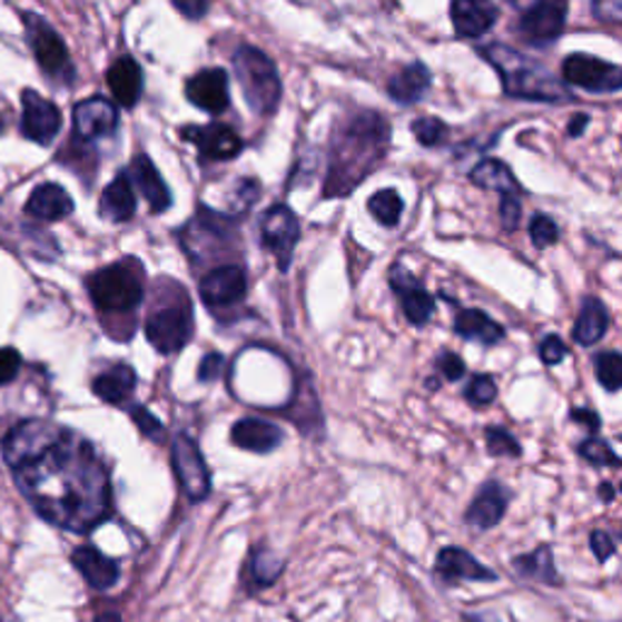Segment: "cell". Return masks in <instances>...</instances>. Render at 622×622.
<instances>
[{
  "label": "cell",
  "instance_id": "cell-1",
  "mask_svg": "<svg viewBox=\"0 0 622 622\" xmlns=\"http://www.w3.org/2000/svg\"><path fill=\"white\" fill-rule=\"evenodd\" d=\"M3 455L47 523L83 535L110 519V474L83 435L49 421H24L6 438Z\"/></svg>",
  "mask_w": 622,
  "mask_h": 622
},
{
  "label": "cell",
  "instance_id": "cell-2",
  "mask_svg": "<svg viewBox=\"0 0 622 622\" xmlns=\"http://www.w3.org/2000/svg\"><path fill=\"white\" fill-rule=\"evenodd\" d=\"M392 144V127L379 112H357L348 117L330 139V161L324 197L353 192L385 161Z\"/></svg>",
  "mask_w": 622,
  "mask_h": 622
},
{
  "label": "cell",
  "instance_id": "cell-3",
  "mask_svg": "<svg viewBox=\"0 0 622 622\" xmlns=\"http://www.w3.org/2000/svg\"><path fill=\"white\" fill-rule=\"evenodd\" d=\"M480 55L494 66L501 76V86L509 98L535 102H569L574 100L572 90L550 73V69L527 59L521 51L506 45H488Z\"/></svg>",
  "mask_w": 622,
  "mask_h": 622
},
{
  "label": "cell",
  "instance_id": "cell-4",
  "mask_svg": "<svg viewBox=\"0 0 622 622\" xmlns=\"http://www.w3.org/2000/svg\"><path fill=\"white\" fill-rule=\"evenodd\" d=\"M234 76L244 90L248 108L260 117H270L280 108L283 83L275 61L260 49L241 45L234 55Z\"/></svg>",
  "mask_w": 622,
  "mask_h": 622
},
{
  "label": "cell",
  "instance_id": "cell-5",
  "mask_svg": "<svg viewBox=\"0 0 622 622\" xmlns=\"http://www.w3.org/2000/svg\"><path fill=\"white\" fill-rule=\"evenodd\" d=\"M88 295L102 314H131L144 299V273L137 258L117 260L108 268L92 273Z\"/></svg>",
  "mask_w": 622,
  "mask_h": 622
},
{
  "label": "cell",
  "instance_id": "cell-6",
  "mask_svg": "<svg viewBox=\"0 0 622 622\" xmlns=\"http://www.w3.org/2000/svg\"><path fill=\"white\" fill-rule=\"evenodd\" d=\"M144 330H147L151 346L161 355H174L188 346L195 334V319L185 289L180 293L178 302H170L161 309H154Z\"/></svg>",
  "mask_w": 622,
  "mask_h": 622
},
{
  "label": "cell",
  "instance_id": "cell-7",
  "mask_svg": "<svg viewBox=\"0 0 622 622\" xmlns=\"http://www.w3.org/2000/svg\"><path fill=\"white\" fill-rule=\"evenodd\" d=\"M24 20V30H28V39L30 47L34 51V59L39 63L47 76L55 78H66L71 81L73 76V66H71V57L69 49H66L63 39L57 34V30L47 24L42 18L34 16V12H22Z\"/></svg>",
  "mask_w": 622,
  "mask_h": 622
},
{
  "label": "cell",
  "instance_id": "cell-8",
  "mask_svg": "<svg viewBox=\"0 0 622 622\" xmlns=\"http://www.w3.org/2000/svg\"><path fill=\"white\" fill-rule=\"evenodd\" d=\"M299 241V219L287 205H273L260 221V244L275 256L283 273L293 263L295 246Z\"/></svg>",
  "mask_w": 622,
  "mask_h": 622
},
{
  "label": "cell",
  "instance_id": "cell-9",
  "mask_svg": "<svg viewBox=\"0 0 622 622\" xmlns=\"http://www.w3.org/2000/svg\"><path fill=\"white\" fill-rule=\"evenodd\" d=\"M170 457H174V472L185 496L190 501H205L211 492V476L200 447H197L190 435H176L174 447H170Z\"/></svg>",
  "mask_w": 622,
  "mask_h": 622
},
{
  "label": "cell",
  "instance_id": "cell-10",
  "mask_svg": "<svg viewBox=\"0 0 622 622\" xmlns=\"http://www.w3.org/2000/svg\"><path fill=\"white\" fill-rule=\"evenodd\" d=\"M566 10L569 8L562 0H540V3L521 12L515 30L533 47L554 45L564 32Z\"/></svg>",
  "mask_w": 622,
  "mask_h": 622
},
{
  "label": "cell",
  "instance_id": "cell-11",
  "mask_svg": "<svg viewBox=\"0 0 622 622\" xmlns=\"http://www.w3.org/2000/svg\"><path fill=\"white\" fill-rule=\"evenodd\" d=\"M562 76L566 83L589 92H618L622 88L620 66L589 55H572L564 59Z\"/></svg>",
  "mask_w": 622,
  "mask_h": 622
},
{
  "label": "cell",
  "instance_id": "cell-12",
  "mask_svg": "<svg viewBox=\"0 0 622 622\" xmlns=\"http://www.w3.org/2000/svg\"><path fill=\"white\" fill-rule=\"evenodd\" d=\"M22 137L49 147L61 129V110L55 102L39 96L34 90L22 92Z\"/></svg>",
  "mask_w": 622,
  "mask_h": 622
},
{
  "label": "cell",
  "instance_id": "cell-13",
  "mask_svg": "<svg viewBox=\"0 0 622 622\" xmlns=\"http://www.w3.org/2000/svg\"><path fill=\"white\" fill-rule=\"evenodd\" d=\"M182 139L200 151L203 161H231L244 151V139L229 125L211 122L205 127H182Z\"/></svg>",
  "mask_w": 622,
  "mask_h": 622
},
{
  "label": "cell",
  "instance_id": "cell-14",
  "mask_svg": "<svg viewBox=\"0 0 622 622\" xmlns=\"http://www.w3.org/2000/svg\"><path fill=\"white\" fill-rule=\"evenodd\" d=\"M246 289L248 280L244 268L221 266L207 273L200 280V299L215 314L217 309H229L236 302H241L246 297Z\"/></svg>",
  "mask_w": 622,
  "mask_h": 622
},
{
  "label": "cell",
  "instance_id": "cell-15",
  "mask_svg": "<svg viewBox=\"0 0 622 622\" xmlns=\"http://www.w3.org/2000/svg\"><path fill=\"white\" fill-rule=\"evenodd\" d=\"M389 285L396 293V297H399V302H402V309L406 314L408 324L426 326L433 319L435 299L426 293V289L421 287L418 277L412 270H406L404 266L396 263V266L389 273Z\"/></svg>",
  "mask_w": 622,
  "mask_h": 622
},
{
  "label": "cell",
  "instance_id": "cell-16",
  "mask_svg": "<svg viewBox=\"0 0 622 622\" xmlns=\"http://www.w3.org/2000/svg\"><path fill=\"white\" fill-rule=\"evenodd\" d=\"M185 96L209 115H221L229 108V73L224 69H203L188 78Z\"/></svg>",
  "mask_w": 622,
  "mask_h": 622
},
{
  "label": "cell",
  "instance_id": "cell-17",
  "mask_svg": "<svg viewBox=\"0 0 622 622\" xmlns=\"http://www.w3.org/2000/svg\"><path fill=\"white\" fill-rule=\"evenodd\" d=\"M119 125L117 108L105 98H88L83 102H78L73 108V129L76 137H81L83 141H96L110 137Z\"/></svg>",
  "mask_w": 622,
  "mask_h": 622
},
{
  "label": "cell",
  "instance_id": "cell-18",
  "mask_svg": "<svg viewBox=\"0 0 622 622\" xmlns=\"http://www.w3.org/2000/svg\"><path fill=\"white\" fill-rule=\"evenodd\" d=\"M511 494L501 482H486L480 492H476L472 506L465 513V521L474 531H492L501 521H504L509 509Z\"/></svg>",
  "mask_w": 622,
  "mask_h": 622
},
{
  "label": "cell",
  "instance_id": "cell-19",
  "mask_svg": "<svg viewBox=\"0 0 622 622\" xmlns=\"http://www.w3.org/2000/svg\"><path fill=\"white\" fill-rule=\"evenodd\" d=\"M125 174L129 182L137 185L154 215H164V211L174 205V197H170L166 180L161 178V174H158V168L151 164V158L147 154H139L131 158V166L129 170H125Z\"/></svg>",
  "mask_w": 622,
  "mask_h": 622
},
{
  "label": "cell",
  "instance_id": "cell-20",
  "mask_svg": "<svg viewBox=\"0 0 622 622\" xmlns=\"http://www.w3.org/2000/svg\"><path fill=\"white\" fill-rule=\"evenodd\" d=\"M435 572L447 584L455 581H496L498 576L492 569L484 566L480 560H474L467 550L460 547H445L441 550L438 560H435Z\"/></svg>",
  "mask_w": 622,
  "mask_h": 622
},
{
  "label": "cell",
  "instance_id": "cell-21",
  "mask_svg": "<svg viewBox=\"0 0 622 622\" xmlns=\"http://www.w3.org/2000/svg\"><path fill=\"white\" fill-rule=\"evenodd\" d=\"M283 438L285 435L275 423L260 421V418H241L231 426V443L256 455L273 453V450L280 447Z\"/></svg>",
  "mask_w": 622,
  "mask_h": 622
},
{
  "label": "cell",
  "instance_id": "cell-22",
  "mask_svg": "<svg viewBox=\"0 0 622 622\" xmlns=\"http://www.w3.org/2000/svg\"><path fill=\"white\" fill-rule=\"evenodd\" d=\"M450 16H453L455 32L460 37L476 39L494 28L498 20V8L492 3H480V0H455L450 6Z\"/></svg>",
  "mask_w": 622,
  "mask_h": 622
},
{
  "label": "cell",
  "instance_id": "cell-23",
  "mask_svg": "<svg viewBox=\"0 0 622 622\" xmlns=\"http://www.w3.org/2000/svg\"><path fill=\"white\" fill-rule=\"evenodd\" d=\"M71 562H73V566L78 569V572L83 574V579L88 581L92 589L108 591V589H112L117 584L119 564L115 560H110V557H105V554L98 547L83 545V547L73 550Z\"/></svg>",
  "mask_w": 622,
  "mask_h": 622
},
{
  "label": "cell",
  "instance_id": "cell-24",
  "mask_svg": "<svg viewBox=\"0 0 622 622\" xmlns=\"http://www.w3.org/2000/svg\"><path fill=\"white\" fill-rule=\"evenodd\" d=\"M108 86L112 98L122 105V108H135L144 90L141 66L131 57L117 59L108 69Z\"/></svg>",
  "mask_w": 622,
  "mask_h": 622
},
{
  "label": "cell",
  "instance_id": "cell-25",
  "mask_svg": "<svg viewBox=\"0 0 622 622\" xmlns=\"http://www.w3.org/2000/svg\"><path fill=\"white\" fill-rule=\"evenodd\" d=\"M24 211L32 215L34 219L42 221H59L66 219L73 211V200L69 197L61 185L57 182H42L39 188L32 190Z\"/></svg>",
  "mask_w": 622,
  "mask_h": 622
},
{
  "label": "cell",
  "instance_id": "cell-26",
  "mask_svg": "<svg viewBox=\"0 0 622 622\" xmlns=\"http://www.w3.org/2000/svg\"><path fill=\"white\" fill-rule=\"evenodd\" d=\"M433 76L426 63L414 61L408 63L406 69H402L394 78H389L387 92L396 105H414L423 100V96L431 90Z\"/></svg>",
  "mask_w": 622,
  "mask_h": 622
},
{
  "label": "cell",
  "instance_id": "cell-27",
  "mask_svg": "<svg viewBox=\"0 0 622 622\" xmlns=\"http://www.w3.org/2000/svg\"><path fill=\"white\" fill-rule=\"evenodd\" d=\"M470 178L474 185H480L482 190L498 192L501 197H515V200H521V197L525 195L523 185L515 180L511 168L506 164L496 161V158H484V161L476 164L472 168Z\"/></svg>",
  "mask_w": 622,
  "mask_h": 622
},
{
  "label": "cell",
  "instance_id": "cell-28",
  "mask_svg": "<svg viewBox=\"0 0 622 622\" xmlns=\"http://www.w3.org/2000/svg\"><path fill=\"white\" fill-rule=\"evenodd\" d=\"M455 334L460 338L476 340L482 346H496L506 338V330L482 309H462L455 319Z\"/></svg>",
  "mask_w": 622,
  "mask_h": 622
},
{
  "label": "cell",
  "instance_id": "cell-29",
  "mask_svg": "<svg viewBox=\"0 0 622 622\" xmlns=\"http://www.w3.org/2000/svg\"><path fill=\"white\" fill-rule=\"evenodd\" d=\"M137 211V195L127 174H119L100 197V215L110 221H129Z\"/></svg>",
  "mask_w": 622,
  "mask_h": 622
},
{
  "label": "cell",
  "instance_id": "cell-30",
  "mask_svg": "<svg viewBox=\"0 0 622 622\" xmlns=\"http://www.w3.org/2000/svg\"><path fill=\"white\" fill-rule=\"evenodd\" d=\"M137 387V373L129 365H115L108 373L98 375L92 379V392H96L98 399H102L105 404L119 406L125 404L131 392Z\"/></svg>",
  "mask_w": 622,
  "mask_h": 622
},
{
  "label": "cell",
  "instance_id": "cell-31",
  "mask_svg": "<svg viewBox=\"0 0 622 622\" xmlns=\"http://www.w3.org/2000/svg\"><path fill=\"white\" fill-rule=\"evenodd\" d=\"M608 324H611V314H608L605 304L595 297H586L574 324V340L579 346H595L605 336Z\"/></svg>",
  "mask_w": 622,
  "mask_h": 622
},
{
  "label": "cell",
  "instance_id": "cell-32",
  "mask_svg": "<svg viewBox=\"0 0 622 622\" xmlns=\"http://www.w3.org/2000/svg\"><path fill=\"white\" fill-rule=\"evenodd\" d=\"M513 566H515V572L525 579H535V581H542V584H552V586L562 584V579L557 576V569H554L552 550L547 545L537 547L533 554L515 557Z\"/></svg>",
  "mask_w": 622,
  "mask_h": 622
},
{
  "label": "cell",
  "instance_id": "cell-33",
  "mask_svg": "<svg viewBox=\"0 0 622 622\" xmlns=\"http://www.w3.org/2000/svg\"><path fill=\"white\" fill-rule=\"evenodd\" d=\"M285 562L280 557L266 547H258L254 554H250V564H248V579H250V589L260 591L270 586L273 581H277L280 576Z\"/></svg>",
  "mask_w": 622,
  "mask_h": 622
},
{
  "label": "cell",
  "instance_id": "cell-34",
  "mask_svg": "<svg viewBox=\"0 0 622 622\" xmlns=\"http://www.w3.org/2000/svg\"><path fill=\"white\" fill-rule=\"evenodd\" d=\"M367 209L369 215H373L382 227H396L402 219V211H404V200L399 197L396 190H377L373 197L367 200Z\"/></svg>",
  "mask_w": 622,
  "mask_h": 622
},
{
  "label": "cell",
  "instance_id": "cell-35",
  "mask_svg": "<svg viewBox=\"0 0 622 622\" xmlns=\"http://www.w3.org/2000/svg\"><path fill=\"white\" fill-rule=\"evenodd\" d=\"M595 379L601 382L605 392H618L622 387V355L618 351H608L595 355Z\"/></svg>",
  "mask_w": 622,
  "mask_h": 622
},
{
  "label": "cell",
  "instance_id": "cell-36",
  "mask_svg": "<svg viewBox=\"0 0 622 622\" xmlns=\"http://www.w3.org/2000/svg\"><path fill=\"white\" fill-rule=\"evenodd\" d=\"M414 137L421 147H441L450 137V127L438 117H418L412 122Z\"/></svg>",
  "mask_w": 622,
  "mask_h": 622
},
{
  "label": "cell",
  "instance_id": "cell-37",
  "mask_svg": "<svg viewBox=\"0 0 622 622\" xmlns=\"http://www.w3.org/2000/svg\"><path fill=\"white\" fill-rule=\"evenodd\" d=\"M484 438H486L488 455H494V457H521V453H523L521 443L515 441V435L506 428H498V426L486 428Z\"/></svg>",
  "mask_w": 622,
  "mask_h": 622
},
{
  "label": "cell",
  "instance_id": "cell-38",
  "mask_svg": "<svg viewBox=\"0 0 622 622\" xmlns=\"http://www.w3.org/2000/svg\"><path fill=\"white\" fill-rule=\"evenodd\" d=\"M579 455L595 467H620V457L613 453V447L601 438H589L579 443Z\"/></svg>",
  "mask_w": 622,
  "mask_h": 622
},
{
  "label": "cell",
  "instance_id": "cell-39",
  "mask_svg": "<svg viewBox=\"0 0 622 622\" xmlns=\"http://www.w3.org/2000/svg\"><path fill=\"white\" fill-rule=\"evenodd\" d=\"M467 402L472 406H488L496 399V382L492 375H474L470 387L465 389Z\"/></svg>",
  "mask_w": 622,
  "mask_h": 622
},
{
  "label": "cell",
  "instance_id": "cell-40",
  "mask_svg": "<svg viewBox=\"0 0 622 622\" xmlns=\"http://www.w3.org/2000/svg\"><path fill=\"white\" fill-rule=\"evenodd\" d=\"M531 238L535 248H550L560 241V227L547 215H535L531 219Z\"/></svg>",
  "mask_w": 622,
  "mask_h": 622
},
{
  "label": "cell",
  "instance_id": "cell-41",
  "mask_svg": "<svg viewBox=\"0 0 622 622\" xmlns=\"http://www.w3.org/2000/svg\"><path fill=\"white\" fill-rule=\"evenodd\" d=\"M129 416H131V421L137 423V428L147 435L149 441H164V435H166V428H164V423L158 421L151 412H147V408L144 406H131L129 408Z\"/></svg>",
  "mask_w": 622,
  "mask_h": 622
},
{
  "label": "cell",
  "instance_id": "cell-42",
  "mask_svg": "<svg viewBox=\"0 0 622 622\" xmlns=\"http://www.w3.org/2000/svg\"><path fill=\"white\" fill-rule=\"evenodd\" d=\"M566 355H569L566 343L557 334H550V336L542 338V343H540V361L542 363L560 365Z\"/></svg>",
  "mask_w": 622,
  "mask_h": 622
},
{
  "label": "cell",
  "instance_id": "cell-43",
  "mask_svg": "<svg viewBox=\"0 0 622 622\" xmlns=\"http://www.w3.org/2000/svg\"><path fill=\"white\" fill-rule=\"evenodd\" d=\"M435 367H438V373H441L447 382H457V379L465 377V373H467L465 361H462L460 355L450 353V351H443V353L438 355V361H435Z\"/></svg>",
  "mask_w": 622,
  "mask_h": 622
},
{
  "label": "cell",
  "instance_id": "cell-44",
  "mask_svg": "<svg viewBox=\"0 0 622 622\" xmlns=\"http://www.w3.org/2000/svg\"><path fill=\"white\" fill-rule=\"evenodd\" d=\"M22 365V357L16 348H0V387L16 379L18 369Z\"/></svg>",
  "mask_w": 622,
  "mask_h": 622
},
{
  "label": "cell",
  "instance_id": "cell-45",
  "mask_svg": "<svg viewBox=\"0 0 622 622\" xmlns=\"http://www.w3.org/2000/svg\"><path fill=\"white\" fill-rule=\"evenodd\" d=\"M221 369H224V355L211 351L203 357L200 369H197V379L205 382V385H207V382H215L221 375Z\"/></svg>",
  "mask_w": 622,
  "mask_h": 622
},
{
  "label": "cell",
  "instance_id": "cell-46",
  "mask_svg": "<svg viewBox=\"0 0 622 622\" xmlns=\"http://www.w3.org/2000/svg\"><path fill=\"white\" fill-rule=\"evenodd\" d=\"M591 550L599 562H608L615 554V540L608 535L605 531H595L591 535Z\"/></svg>",
  "mask_w": 622,
  "mask_h": 622
},
{
  "label": "cell",
  "instance_id": "cell-47",
  "mask_svg": "<svg viewBox=\"0 0 622 622\" xmlns=\"http://www.w3.org/2000/svg\"><path fill=\"white\" fill-rule=\"evenodd\" d=\"M501 221H504L506 231L519 229L521 200H515V197H501Z\"/></svg>",
  "mask_w": 622,
  "mask_h": 622
},
{
  "label": "cell",
  "instance_id": "cell-48",
  "mask_svg": "<svg viewBox=\"0 0 622 622\" xmlns=\"http://www.w3.org/2000/svg\"><path fill=\"white\" fill-rule=\"evenodd\" d=\"M174 8L188 20H200L209 12L207 0H174Z\"/></svg>",
  "mask_w": 622,
  "mask_h": 622
},
{
  "label": "cell",
  "instance_id": "cell-49",
  "mask_svg": "<svg viewBox=\"0 0 622 622\" xmlns=\"http://www.w3.org/2000/svg\"><path fill=\"white\" fill-rule=\"evenodd\" d=\"M593 12H595V18L605 20V22H620L622 20V6L618 3V0H611V3H595Z\"/></svg>",
  "mask_w": 622,
  "mask_h": 622
},
{
  "label": "cell",
  "instance_id": "cell-50",
  "mask_svg": "<svg viewBox=\"0 0 622 622\" xmlns=\"http://www.w3.org/2000/svg\"><path fill=\"white\" fill-rule=\"evenodd\" d=\"M572 418L579 421V423H584V426H586L589 431H593V433L601 428V416L595 414V412H591V408H574Z\"/></svg>",
  "mask_w": 622,
  "mask_h": 622
},
{
  "label": "cell",
  "instance_id": "cell-51",
  "mask_svg": "<svg viewBox=\"0 0 622 622\" xmlns=\"http://www.w3.org/2000/svg\"><path fill=\"white\" fill-rule=\"evenodd\" d=\"M591 117L589 115H574L572 122H569V137H581L584 135V129L589 127Z\"/></svg>",
  "mask_w": 622,
  "mask_h": 622
},
{
  "label": "cell",
  "instance_id": "cell-52",
  "mask_svg": "<svg viewBox=\"0 0 622 622\" xmlns=\"http://www.w3.org/2000/svg\"><path fill=\"white\" fill-rule=\"evenodd\" d=\"M599 496H601L603 501H613V498H615L613 486H611V484H608V482H603V484L599 486Z\"/></svg>",
  "mask_w": 622,
  "mask_h": 622
},
{
  "label": "cell",
  "instance_id": "cell-53",
  "mask_svg": "<svg viewBox=\"0 0 622 622\" xmlns=\"http://www.w3.org/2000/svg\"><path fill=\"white\" fill-rule=\"evenodd\" d=\"M96 622H119V615H115V613H105V615H100Z\"/></svg>",
  "mask_w": 622,
  "mask_h": 622
},
{
  "label": "cell",
  "instance_id": "cell-54",
  "mask_svg": "<svg viewBox=\"0 0 622 622\" xmlns=\"http://www.w3.org/2000/svg\"><path fill=\"white\" fill-rule=\"evenodd\" d=\"M465 622H484L482 615H465Z\"/></svg>",
  "mask_w": 622,
  "mask_h": 622
}]
</instances>
